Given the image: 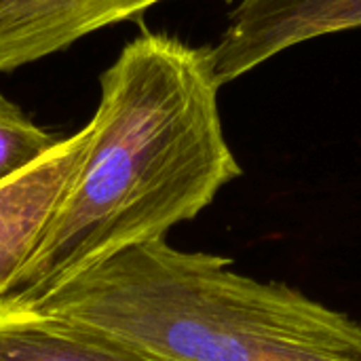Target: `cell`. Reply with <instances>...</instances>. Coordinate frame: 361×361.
Listing matches in <instances>:
<instances>
[{"mask_svg":"<svg viewBox=\"0 0 361 361\" xmlns=\"http://www.w3.org/2000/svg\"><path fill=\"white\" fill-rule=\"evenodd\" d=\"M13 307L82 324L154 361H361L351 315L165 239L121 250Z\"/></svg>","mask_w":361,"mask_h":361,"instance_id":"cell-2","label":"cell"},{"mask_svg":"<svg viewBox=\"0 0 361 361\" xmlns=\"http://www.w3.org/2000/svg\"><path fill=\"white\" fill-rule=\"evenodd\" d=\"M0 361H154L82 324L0 302Z\"/></svg>","mask_w":361,"mask_h":361,"instance_id":"cell-6","label":"cell"},{"mask_svg":"<svg viewBox=\"0 0 361 361\" xmlns=\"http://www.w3.org/2000/svg\"><path fill=\"white\" fill-rule=\"evenodd\" d=\"M361 27V0H241L214 47L220 85L319 36Z\"/></svg>","mask_w":361,"mask_h":361,"instance_id":"cell-3","label":"cell"},{"mask_svg":"<svg viewBox=\"0 0 361 361\" xmlns=\"http://www.w3.org/2000/svg\"><path fill=\"white\" fill-rule=\"evenodd\" d=\"M61 137L36 125L19 104L0 93V184L40 161Z\"/></svg>","mask_w":361,"mask_h":361,"instance_id":"cell-7","label":"cell"},{"mask_svg":"<svg viewBox=\"0 0 361 361\" xmlns=\"http://www.w3.org/2000/svg\"><path fill=\"white\" fill-rule=\"evenodd\" d=\"M91 140L87 123L40 161L0 184V296L36 252Z\"/></svg>","mask_w":361,"mask_h":361,"instance_id":"cell-4","label":"cell"},{"mask_svg":"<svg viewBox=\"0 0 361 361\" xmlns=\"http://www.w3.org/2000/svg\"><path fill=\"white\" fill-rule=\"evenodd\" d=\"M220 87L214 47L161 32L127 42L99 76L82 163L0 302L27 305L209 207L243 173L224 135Z\"/></svg>","mask_w":361,"mask_h":361,"instance_id":"cell-1","label":"cell"},{"mask_svg":"<svg viewBox=\"0 0 361 361\" xmlns=\"http://www.w3.org/2000/svg\"><path fill=\"white\" fill-rule=\"evenodd\" d=\"M159 2L163 0H0V72L66 51Z\"/></svg>","mask_w":361,"mask_h":361,"instance_id":"cell-5","label":"cell"}]
</instances>
